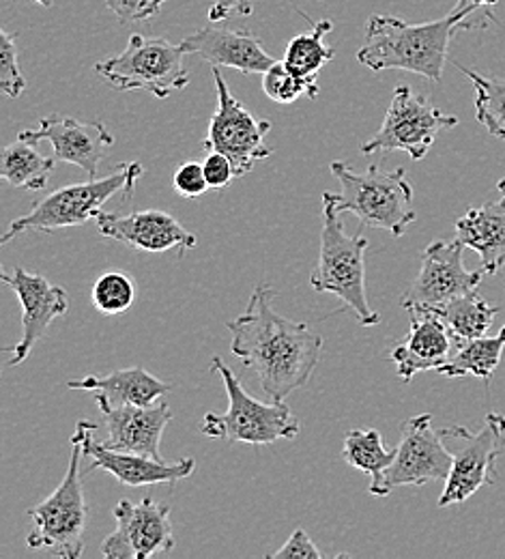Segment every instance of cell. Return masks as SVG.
<instances>
[{
  "label": "cell",
  "mask_w": 505,
  "mask_h": 559,
  "mask_svg": "<svg viewBox=\"0 0 505 559\" xmlns=\"http://www.w3.org/2000/svg\"><path fill=\"white\" fill-rule=\"evenodd\" d=\"M276 290L261 282L248 301V308L226 323L230 350L254 370L263 392L272 401H287L303 388L323 353V338L272 308Z\"/></svg>",
  "instance_id": "1"
},
{
  "label": "cell",
  "mask_w": 505,
  "mask_h": 559,
  "mask_svg": "<svg viewBox=\"0 0 505 559\" xmlns=\"http://www.w3.org/2000/svg\"><path fill=\"white\" fill-rule=\"evenodd\" d=\"M476 28L454 13L411 24L394 15H370L365 22V46L358 52L361 66L374 71L405 70L441 82L449 41L458 31Z\"/></svg>",
  "instance_id": "2"
},
{
  "label": "cell",
  "mask_w": 505,
  "mask_h": 559,
  "mask_svg": "<svg viewBox=\"0 0 505 559\" xmlns=\"http://www.w3.org/2000/svg\"><path fill=\"white\" fill-rule=\"evenodd\" d=\"M365 250L368 239L345 230L336 194L325 192L321 252L316 272L310 276V286L316 293L336 295L342 306L356 314L360 325L374 328L381 323V314L370 308L365 295Z\"/></svg>",
  "instance_id": "3"
},
{
  "label": "cell",
  "mask_w": 505,
  "mask_h": 559,
  "mask_svg": "<svg viewBox=\"0 0 505 559\" xmlns=\"http://www.w3.org/2000/svg\"><path fill=\"white\" fill-rule=\"evenodd\" d=\"M143 173H145L143 164L128 162V164H121L108 177H97L84 183L65 186L52 192L50 197H46L44 201L35 203L33 210L26 215L13 219L7 233L0 237V243L4 246L15 235L28 233V230L52 233V230L86 224L88 219H95L104 211V205L110 199L121 194L125 201H130Z\"/></svg>",
  "instance_id": "4"
},
{
  "label": "cell",
  "mask_w": 505,
  "mask_h": 559,
  "mask_svg": "<svg viewBox=\"0 0 505 559\" xmlns=\"http://www.w3.org/2000/svg\"><path fill=\"white\" fill-rule=\"evenodd\" d=\"M329 170L342 188V194H336L338 210L356 213L363 226L402 237L416 222L418 215L411 207L413 188L405 168L385 173L372 164L365 173H356L347 162L336 159Z\"/></svg>",
  "instance_id": "5"
},
{
  "label": "cell",
  "mask_w": 505,
  "mask_h": 559,
  "mask_svg": "<svg viewBox=\"0 0 505 559\" xmlns=\"http://www.w3.org/2000/svg\"><path fill=\"white\" fill-rule=\"evenodd\" d=\"M84 430L86 424L75 426L72 439L70 467L63 483L41 503L28 510L33 530L26 538L31 549H48L57 558L77 559L84 554V532L88 508L82 487L80 461L84 456Z\"/></svg>",
  "instance_id": "6"
},
{
  "label": "cell",
  "mask_w": 505,
  "mask_h": 559,
  "mask_svg": "<svg viewBox=\"0 0 505 559\" xmlns=\"http://www.w3.org/2000/svg\"><path fill=\"white\" fill-rule=\"evenodd\" d=\"M212 372L221 377L228 396V412L207 414L201 426L203 435L209 439H224L226 443L252 445L276 443L278 439H294L299 435V418L285 405V401L265 405L252 399L241 388V381L235 377V372L219 357H214Z\"/></svg>",
  "instance_id": "7"
},
{
  "label": "cell",
  "mask_w": 505,
  "mask_h": 559,
  "mask_svg": "<svg viewBox=\"0 0 505 559\" xmlns=\"http://www.w3.org/2000/svg\"><path fill=\"white\" fill-rule=\"evenodd\" d=\"M438 437L452 454V472L438 497V508L462 503L497 483V461L505 452V416L489 414L478 432L465 426H445Z\"/></svg>",
  "instance_id": "8"
},
{
  "label": "cell",
  "mask_w": 505,
  "mask_h": 559,
  "mask_svg": "<svg viewBox=\"0 0 505 559\" xmlns=\"http://www.w3.org/2000/svg\"><path fill=\"white\" fill-rule=\"evenodd\" d=\"M185 50L164 37L132 35L128 48L97 63L95 71L119 91H146L157 99H166L190 84L185 70Z\"/></svg>",
  "instance_id": "9"
},
{
  "label": "cell",
  "mask_w": 505,
  "mask_h": 559,
  "mask_svg": "<svg viewBox=\"0 0 505 559\" xmlns=\"http://www.w3.org/2000/svg\"><path fill=\"white\" fill-rule=\"evenodd\" d=\"M456 126V117L445 115L426 97L413 93V88L398 86L385 112L383 126L372 139L361 144V155H372L381 151H405L413 162H420L429 155L436 134Z\"/></svg>",
  "instance_id": "10"
},
{
  "label": "cell",
  "mask_w": 505,
  "mask_h": 559,
  "mask_svg": "<svg viewBox=\"0 0 505 559\" xmlns=\"http://www.w3.org/2000/svg\"><path fill=\"white\" fill-rule=\"evenodd\" d=\"M217 88V110L209 119L207 136L203 140L205 151L224 153L237 177H245L252 168L272 157L274 148L267 144L265 136L272 132L269 121L256 119L228 88L221 73L214 68Z\"/></svg>",
  "instance_id": "11"
},
{
  "label": "cell",
  "mask_w": 505,
  "mask_h": 559,
  "mask_svg": "<svg viewBox=\"0 0 505 559\" xmlns=\"http://www.w3.org/2000/svg\"><path fill=\"white\" fill-rule=\"evenodd\" d=\"M449 472L452 454L433 428V416H413L402 424L396 459L381 480L370 485V495L385 497L400 487H424L429 483L447 480Z\"/></svg>",
  "instance_id": "12"
},
{
  "label": "cell",
  "mask_w": 505,
  "mask_h": 559,
  "mask_svg": "<svg viewBox=\"0 0 505 559\" xmlns=\"http://www.w3.org/2000/svg\"><path fill=\"white\" fill-rule=\"evenodd\" d=\"M115 519L117 530L101 545L104 558L146 559L175 549L168 503L151 497L139 503L121 499L115 508Z\"/></svg>",
  "instance_id": "13"
},
{
  "label": "cell",
  "mask_w": 505,
  "mask_h": 559,
  "mask_svg": "<svg viewBox=\"0 0 505 559\" xmlns=\"http://www.w3.org/2000/svg\"><path fill=\"white\" fill-rule=\"evenodd\" d=\"M465 246L454 241H433L422 257V267L418 278L411 282L409 290L402 295V308L424 306L436 308L452 301L465 293H471L484 280V270L469 272L462 263Z\"/></svg>",
  "instance_id": "14"
},
{
  "label": "cell",
  "mask_w": 505,
  "mask_h": 559,
  "mask_svg": "<svg viewBox=\"0 0 505 559\" xmlns=\"http://www.w3.org/2000/svg\"><path fill=\"white\" fill-rule=\"evenodd\" d=\"M97 228L104 237L121 241L139 252H177L183 257L188 250L196 248L199 239L190 233L175 215L159 210L117 213L101 211L97 217Z\"/></svg>",
  "instance_id": "15"
},
{
  "label": "cell",
  "mask_w": 505,
  "mask_h": 559,
  "mask_svg": "<svg viewBox=\"0 0 505 559\" xmlns=\"http://www.w3.org/2000/svg\"><path fill=\"white\" fill-rule=\"evenodd\" d=\"M2 282L15 293L22 306V338L7 349L13 353V357L7 361V368H15L48 334L52 321L68 312L70 299L65 288L48 282L39 274H31L24 267H15L11 276L2 274Z\"/></svg>",
  "instance_id": "16"
},
{
  "label": "cell",
  "mask_w": 505,
  "mask_h": 559,
  "mask_svg": "<svg viewBox=\"0 0 505 559\" xmlns=\"http://www.w3.org/2000/svg\"><path fill=\"white\" fill-rule=\"evenodd\" d=\"M17 140L35 146L44 140L50 142L57 162L82 168L88 179H97L99 164L115 144V136L101 121L80 123L70 117H46L39 121L37 130H24Z\"/></svg>",
  "instance_id": "17"
},
{
  "label": "cell",
  "mask_w": 505,
  "mask_h": 559,
  "mask_svg": "<svg viewBox=\"0 0 505 559\" xmlns=\"http://www.w3.org/2000/svg\"><path fill=\"white\" fill-rule=\"evenodd\" d=\"M84 456L91 459L88 472L104 469L125 487H148V485H177L183 478H190L196 469L194 459H181L177 463L157 461L145 454L110 450L104 443H95L97 424L84 421Z\"/></svg>",
  "instance_id": "18"
},
{
  "label": "cell",
  "mask_w": 505,
  "mask_h": 559,
  "mask_svg": "<svg viewBox=\"0 0 505 559\" xmlns=\"http://www.w3.org/2000/svg\"><path fill=\"white\" fill-rule=\"evenodd\" d=\"M95 403L108 428V439L104 441L106 448L145 454L151 459L164 461L161 437L168 421H172V412L168 403H155L146 407H112L101 394H95Z\"/></svg>",
  "instance_id": "19"
},
{
  "label": "cell",
  "mask_w": 505,
  "mask_h": 559,
  "mask_svg": "<svg viewBox=\"0 0 505 559\" xmlns=\"http://www.w3.org/2000/svg\"><path fill=\"white\" fill-rule=\"evenodd\" d=\"M407 312L411 317L409 334L389 355L398 377L405 383H409L420 372L438 370L458 347L456 336L434 310L411 306Z\"/></svg>",
  "instance_id": "20"
},
{
  "label": "cell",
  "mask_w": 505,
  "mask_h": 559,
  "mask_svg": "<svg viewBox=\"0 0 505 559\" xmlns=\"http://www.w3.org/2000/svg\"><path fill=\"white\" fill-rule=\"evenodd\" d=\"M181 46L188 55L201 57L212 68H230L245 75H263L276 66V59L263 48L254 33L216 26V22L185 37Z\"/></svg>",
  "instance_id": "21"
},
{
  "label": "cell",
  "mask_w": 505,
  "mask_h": 559,
  "mask_svg": "<svg viewBox=\"0 0 505 559\" xmlns=\"http://www.w3.org/2000/svg\"><path fill=\"white\" fill-rule=\"evenodd\" d=\"M70 390H84V392H95L101 394L112 407H128V405H155L164 394L170 392V383L157 379L151 374L143 366L125 368V370H115L106 377H84V379H73L68 381Z\"/></svg>",
  "instance_id": "22"
},
{
  "label": "cell",
  "mask_w": 505,
  "mask_h": 559,
  "mask_svg": "<svg viewBox=\"0 0 505 559\" xmlns=\"http://www.w3.org/2000/svg\"><path fill=\"white\" fill-rule=\"evenodd\" d=\"M456 239L480 257L484 274H497L505 265V194L495 203L467 211L456 222Z\"/></svg>",
  "instance_id": "23"
},
{
  "label": "cell",
  "mask_w": 505,
  "mask_h": 559,
  "mask_svg": "<svg viewBox=\"0 0 505 559\" xmlns=\"http://www.w3.org/2000/svg\"><path fill=\"white\" fill-rule=\"evenodd\" d=\"M504 349L505 328L497 336H480V338L460 343L452 353V357L436 372L449 379L478 377L489 385L491 377L502 364Z\"/></svg>",
  "instance_id": "24"
},
{
  "label": "cell",
  "mask_w": 505,
  "mask_h": 559,
  "mask_svg": "<svg viewBox=\"0 0 505 559\" xmlns=\"http://www.w3.org/2000/svg\"><path fill=\"white\" fill-rule=\"evenodd\" d=\"M59 162L55 155H41L35 144L17 140L2 151L0 159V177L11 183L13 188L22 190H44L55 173Z\"/></svg>",
  "instance_id": "25"
},
{
  "label": "cell",
  "mask_w": 505,
  "mask_h": 559,
  "mask_svg": "<svg viewBox=\"0 0 505 559\" xmlns=\"http://www.w3.org/2000/svg\"><path fill=\"white\" fill-rule=\"evenodd\" d=\"M431 310H434L447 323V328L456 336L458 345L465 341L486 336V332L493 328L495 317L500 312L495 306H491L478 293V288L471 293H465L460 297H454L452 301L441 304Z\"/></svg>",
  "instance_id": "26"
},
{
  "label": "cell",
  "mask_w": 505,
  "mask_h": 559,
  "mask_svg": "<svg viewBox=\"0 0 505 559\" xmlns=\"http://www.w3.org/2000/svg\"><path fill=\"white\" fill-rule=\"evenodd\" d=\"M332 28H334L332 20H321L314 24L312 31L292 37L282 63L303 78H316L318 71L336 57L334 48H329L325 41Z\"/></svg>",
  "instance_id": "27"
},
{
  "label": "cell",
  "mask_w": 505,
  "mask_h": 559,
  "mask_svg": "<svg viewBox=\"0 0 505 559\" xmlns=\"http://www.w3.org/2000/svg\"><path fill=\"white\" fill-rule=\"evenodd\" d=\"M342 459L351 467L360 469L372 478V483H378L385 469L394 463L396 459V448L389 450L383 443V437L378 430H349L345 437V448H342ZM370 483V485H372Z\"/></svg>",
  "instance_id": "28"
},
{
  "label": "cell",
  "mask_w": 505,
  "mask_h": 559,
  "mask_svg": "<svg viewBox=\"0 0 505 559\" xmlns=\"http://www.w3.org/2000/svg\"><path fill=\"white\" fill-rule=\"evenodd\" d=\"M473 88H476V117L484 126V130L495 136L505 140V80L482 75L478 71L467 70L458 66Z\"/></svg>",
  "instance_id": "29"
},
{
  "label": "cell",
  "mask_w": 505,
  "mask_h": 559,
  "mask_svg": "<svg viewBox=\"0 0 505 559\" xmlns=\"http://www.w3.org/2000/svg\"><path fill=\"white\" fill-rule=\"evenodd\" d=\"M91 299L101 314L117 317L132 308L136 299V284L123 272H108L95 280Z\"/></svg>",
  "instance_id": "30"
},
{
  "label": "cell",
  "mask_w": 505,
  "mask_h": 559,
  "mask_svg": "<svg viewBox=\"0 0 505 559\" xmlns=\"http://www.w3.org/2000/svg\"><path fill=\"white\" fill-rule=\"evenodd\" d=\"M263 91L276 104H292L297 99H316V78H303L289 70L285 63H276L263 73Z\"/></svg>",
  "instance_id": "31"
},
{
  "label": "cell",
  "mask_w": 505,
  "mask_h": 559,
  "mask_svg": "<svg viewBox=\"0 0 505 559\" xmlns=\"http://www.w3.org/2000/svg\"><path fill=\"white\" fill-rule=\"evenodd\" d=\"M0 88L11 99L20 97L26 88V80L17 63L15 35L4 28L0 31Z\"/></svg>",
  "instance_id": "32"
},
{
  "label": "cell",
  "mask_w": 505,
  "mask_h": 559,
  "mask_svg": "<svg viewBox=\"0 0 505 559\" xmlns=\"http://www.w3.org/2000/svg\"><path fill=\"white\" fill-rule=\"evenodd\" d=\"M172 188L183 197V199H201L207 190V177H205V168L199 162H183L175 175H172Z\"/></svg>",
  "instance_id": "33"
},
{
  "label": "cell",
  "mask_w": 505,
  "mask_h": 559,
  "mask_svg": "<svg viewBox=\"0 0 505 559\" xmlns=\"http://www.w3.org/2000/svg\"><path fill=\"white\" fill-rule=\"evenodd\" d=\"M108 9L125 24L145 22L159 13L168 0H104Z\"/></svg>",
  "instance_id": "34"
},
{
  "label": "cell",
  "mask_w": 505,
  "mask_h": 559,
  "mask_svg": "<svg viewBox=\"0 0 505 559\" xmlns=\"http://www.w3.org/2000/svg\"><path fill=\"white\" fill-rule=\"evenodd\" d=\"M203 168H205L209 190H217V192L226 190L232 183V179H237L232 162L219 151H212L207 155V159L203 162Z\"/></svg>",
  "instance_id": "35"
},
{
  "label": "cell",
  "mask_w": 505,
  "mask_h": 559,
  "mask_svg": "<svg viewBox=\"0 0 505 559\" xmlns=\"http://www.w3.org/2000/svg\"><path fill=\"white\" fill-rule=\"evenodd\" d=\"M285 558L318 559L323 558V554L316 549V545L303 530H294L282 549H278L276 554H269V559Z\"/></svg>",
  "instance_id": "36"
},
{
  "label": "cell",
  "mask_w": 505,
  "mask_h": 559,
  "mask_svg": "<svg viewBox=\"0 0 505 559\" xmlns=\"http://www.w3.org/2000/svg\"><path fill=\"white\" fill-rule=\"evenodd\" d=\"M254 2L252 0H216L209 9V22H224L230 15H252Z\"/></svg>",
  "instance_id": "37"
},
{
  "label": "cell",
  "mask_w": 505,
  "mask_h": 559,
  "mask_svg": "<svg viewBox=\"0 0 505 559\" xmlns=\"http://www.w3.org/2000/svg\"><path fill=\"white\" fill-rule=\"evenodd\" d=\"M497 2H500V0H458L452 13H454L458 20H462V22H471L476 28H484L478 20H469V17H471L476 11H480V9L491 11V7H495Z\"/></svg>",
  "instance_id": "38"
},
{
  "label": "cell",
  "mask_w": 505,
  "mask_h": 559,
  "mask_svg": "<svg viewBox=\"0 0 505 559\" xmlns=\"http://www.w3.org/2000/svg\"><path fill=\"white\" fill-rule=\"evenodd\" d=\"M33 2H37V4H41V7H46V9H50V7L55 4V0H33Z\"/></svg>",
  "instance_id": "39"
},
{
  "label": "cell",
  "mask_w": 505,
  "mask_h": 559,
  "mask_svg": "<svg viewBox=\"0 0 505 559\" xmlns=\"http://www.w3.org/2000/svg\"><path fill=\"white\" fill-rule=\"evenodd\" d=\"M497 190H500V192H502V194H505V179H502V181H500V183H497Z\"/></svg>",
  "instance_id": "40"
}]
</instances>
